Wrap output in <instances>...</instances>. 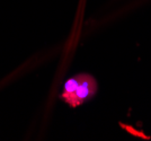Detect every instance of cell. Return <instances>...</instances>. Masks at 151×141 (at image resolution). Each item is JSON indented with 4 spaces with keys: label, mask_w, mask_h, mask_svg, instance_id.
Returning <instances> with one entry per match:
<instances>
[{
    "label": "cell",
    "mask_w": 151,
    "mask_h": 141,
    "mask_svg": "<svg viewBox=\"0 0 151 141\" xmlns=\"http://www.w3.org/2000/svg\"><path fill=\"white\" fill-rule=\"evenodd\" d=\"M96 89V80L91 76L78 75L65 81L62 97L71 106H78L94 96Z\"/></svg>",
    "instance_id": "6da1fadb"
}]
</instances>
